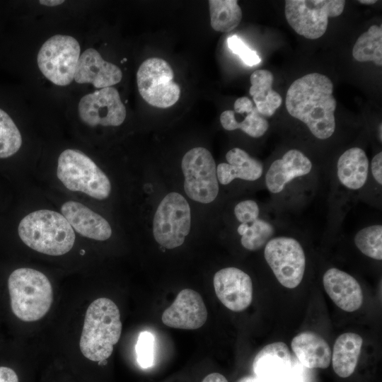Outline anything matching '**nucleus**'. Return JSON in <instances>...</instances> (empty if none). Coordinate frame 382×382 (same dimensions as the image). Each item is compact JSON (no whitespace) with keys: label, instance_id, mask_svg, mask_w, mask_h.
Wrapping results in <instances>:
<instances>
[{"label":"nucleus","instance_id":"obj_1","mask_svg":"<svg viewBox=\"0 0 382 382\" xmlns=\"http://www.w3.org/2000/svg\"><path fill=\"white\" fill-rule=\"evenodd\" d=\"M333 84L326 76L311 73L295 80L288 88L285 105L288 112L303 122L314 137L330 138L335 130L336 100Z\"/></svg>","mask_w":382,"mask_h":382},{"label":"nucleus","instance_id":"obj_2","mask_svg":"<svg viewBox=\"0 0 382 382\" xmlns=\"http://www.w3.org/2000/svg\"><path fill=\"white\" fill-rule=\"evenodd\" d=\"M122 333V322L117 306L110 299L99 298L88 307L80 339L83 355L99 364L113 352Z\"/></svg>","mask_w":382,"mask_h":382},{"label":"nucleus","instance_id":"obj_3","mask_svg":"<svg viewBox=\"0 0 382 382\" xmlns=\"http://www.w3.org/2000/svg\"><path fill=\"white\" fill-rule=\"evenodd\" d=\"M18 232L27 246L52 256L66 254L75 242L74 229L65 217L50 209H40L26 215L20 221Z\"/></svg>","mask_w":382,"mask_h":382},{"label":"nucleus","instance_id":"obj_4","mask_svg":"<svg viewBox=\"0 0 382 382\" xmlns=\"http://www.w3.org/2000/svg\"><path fill=\"white\" fill-rule=\"evenodd\" d=\"M8 288L11 310L23 321L40 320L52 303V284L38 270L28 267L15 270L8 277Z\"/></svg>","mask_w":382,"mask_h":382},{"label":"nucleus","instance_id":"obj_5","mask_svg":"<svg viewBox=\"0 0 382 382\" xmlns=\"http://www.w3.org/2000/svg\"><path fill=\"white\" fill-rule=\"evenodd\" d=\"M57 176L66 188L99 200L109 197L111 183L105 173L87 155L66 149L58 158Z\"/></svg>","mask_w":382,"mask_h":382},{"label":"nucleus","instance_id":"obj_6","mask_svg":"<svg viewBox=\"0 0 382 382\" xmlns=\"http://www.w3.org/2000/svg\"><path fill=\"white\" fill-rule=\"evenodd\" d=\"M345 5L344 0H286L284 13L296 33L315 40L325 34L328 18L339 16Z\"/></svg>","mask_w":382,"mask_h":382},{"label":"nucleus","instance_id":"obj_7","mask_svg":"<svg viewBox=\"0 0 382 382\" xmlns=\"http://www.w3.org/2000/svg\"><path fill=\"white\" fill-rule=\"evenodd\" d=\"M81 47L73 37L56 35L40 49L37 62L42 74L57 86L69 85L74 79Z\"/></svg>","mask_w":382,"mask_h":382},{"label":"nucleus","instance_id":"obj_8","mask_svg":"<svg viewBox=\"0 0 382 382\" xmlns=\"http://www.w3.org/2000/svg\"><path fill=\"white\" fill-rule=\"evenodd\" d=\"M191 226L190 207L185 198L170 192L161 200L153 221V234L156 241L167 249L180 246Z\"/></svg>","mask_w":382,"mask_h":382},{"label":"nucleus","instance_id":"obj_9","mask_svg":"<svg viewBox=\"0 0 382 382\" xmlns=\"http://www.w3.org/2000/svg\"><path fill=\"white\" fill-rule=\"evenodd\" d=\"M185 177L184 190L191 199L208 204L219 193L216 166L212 154L203 147L189 150L181 163Z\"/></svg>","mask_w":382,"mask_h":382},{"label":"nucleus","instance_id":"obj_10","mask_svg":"<svg viewBox=\"0 0 382 382\" xmlns=\"http://www.w3.org/2000/svg\"><path fill=\"white\" fill-rule=\"evenodd\" d=\"M137 82L141 96L154 107L167 108L180 98V88L174 81L173 71L163 59L144 61L137 71Z\"/></svg>","mask_w":382,"mask_h":382},{"label":"nucleus","instance_id":"obj_11","mask_svg":"<svg viewBox=\"0 0 382 382\" xmlns=\"http://www.w3.org/2000/svg\"><path fill=\"white\" fill-rule=\"evenodd\" d=\"M264 256L283 286L294 289L299 285L305 272L306 255L296 239L288 236L272 238L265 245Z\"/></svg>","mask_w":382,"mask_h":382},{"label":"nucleus","instance_id":"obj_12","mask_svg":"<svg viewBox=\"0 0 382 382\" xmlns=\"http://www.w3.org/2000/svg\"><path fill=\"white\" fill-rule=\"evenodd\" d=\"M78 110L82 122L91 127L119 126L127 114L117 90L112 86L82 97Z\"/></svg>","mask_w":382,"mask_h":382},{"label":"nucleus","instance_id":"obj_13","mask_svg":"<svg viewBox=\"0 0 382 382\" xmlns=\"http://www.w3.org/2000/svg\"><path fill=\"white\" fill-rule=\"evenodd\" d=\"M213 284L217 298L229 310L239 312L250 305L253 282L243 270L233 267L223 268L215 273Z\"/></svg>","mask_w":382,"mask_h":382},{"label":"nucleus","instance_id":"obj_14","mask_svg":"<svg viewBox=\"0 0 382 382\" xmlns=\"http://www.w3.org/2000/svg\"><path fill=\"white\" fill-rule=\"evenodd\" d=\"M207 316L201 295L191 289H184L163 311L161 319L163 323L170 328L195 330L206 323Z\"/></svg>","mask_w":382,"mask_h":382},{"label":"nucleus","instance_id":"obj_15","mask_svg":"<svg viewBox=\"0 0 382 382\" xmlns=\"http://www.w3.org/2000/svg\"><path fill=\"white\" fill-rule=\"evenodd\" d=\"M122 78L117 66L104 60L96 50L88 48L79 57L74 79L78 83H91L101 89L118 83Z\"/></svg>","mask_w":382,"mask_h":382},{"label":"nucleus","instance_id":"obj_16","mask_svg":"<svg viewBox=\"0 0 382 382\" xmlns=\"http://www.w3.org/2000/svg\"><path fill=\"white\" fill-rule=\"evenodd\" d=\"M311 160L301 151L290 149L270 165L265 175L267 190L277 194L294 179L308 175L312 170Z\"/></svg>","mask_w":382,"mask_h":382},{"label":"nucleus","instance_id":"obj_17","mask_svg":"<svg viewBox=\"0 0 382 382\" xmlns=\"http://www.w3.org/2000/svg\"><path fill=\"white\" fill-rule=\"evenodd\" d=\"M287 345L276 342L265 346L255 356L253 369L261 382H282L292 366Z\"/></svg>","mask_w":382,"mask_h":382},{"label":"nucleus","instance_id":"obj_18","mask_svg":"<svg viewBox=\"0 0 382 382\" xmlns=\"http://www.w3.org/2000/svg\"><path fill=\"white\" fill-rule=\"evenodd\" d=\"M323 284L328 295L342 310L353 312L362 305L361 287L348 273L335 267L330 268L323 274Z\"/></svg>","mask_w":382,"mask_h":382},{"label":"nucleus","instance_id":"obj_19","mask_svg":"<svg viewBox=\"0 0 382 382\" xmlns=\"http://www.w3.org/2000/svg\"><path fill=\"white\" fill-rule=\"evenodd\" d=\"M61 212L72 228L82 236L103 241L112 235V228L108 221L79 202H64L61 207Z\"/></svg>","mask_w":382,"mask_h":382},{"label":"nucleus","instance_id":"obj_20","mask_svg":"<svg viewBox=\"0 0 382 382\" xmlns=\"http://www.w3.org/2000/svg\"><path fill=\"white\" fill-rule=\"evenodd\" d=\"M233 110H225L220 115V122L226 130H242L251 137L259 138L268 129L269 123L248 97L236 100Z\"/></svg>","mask_w":382,"mask_h":382},{"label":"nucleus","instance_id":"obj_21","mask_svg":"<svg viewBox=\"0 0 382 382\" xmlns=\"http://www.w3.org/2000/svg\"><path fill=\"white\" fill-rule=\"evenodd\" d=\"M299 362L308 369H326L331 362L332 352L327 342L318 334L302 332L291 343Z\"/></svg>","mask_w":382,"mask_h":382},{"label":"nucleus","instance_id":"obj_22","mask_svg":"<svg viewBox=\"0 0 382 382\" xmlns=\"http://www.w3.org/2000/svg\"><path fill=\"white\" fill-rule=\"evenodd\" d=\"M226 159L228 163H221L216 167L217 179L222 185H228L236 178L255 181L262 175L261 162L240 148L229 150Z\"/></svg>","mask_w":382,"mask_h":382},{"label":"nucleus","instance_id":"obj_23","mask_svg":"<svg viewBox=\"0 0 382 382\" xmlns=\"http://www.w3.org/2000/svg\"><path fill=\"white\" fill-rule=\"evenodd\" d=\"M369 167V159L365 151L359 147L350 148L338 158L337 163L338 180L349 190H359L367 180Z\"/></svg>","mask_w":382,"mask_h":382},{"label":"nucleus","instance_id":"obj_24","mask_svg":"<svg viewBox=\"0 0 382 382\" xmlns=\"http://www.w3.org/2000/svg\"><path fill=\"white\" fill-rule=\"evenodd\" d=\"M363 344L361 337L354 332L340 335L333 346L331 361L335 374L347 378L355 370Z\"/></svg>","mask_w":382,"mask_h":382},{"label":"nucleus","instance_id":"obj_25","mask_svg":"<svg viewBox=\"0 0 382 382\" xmlns=\"http://www.w3.org/2000/svg\"><path fill=\"white\" fill-rule=\"evenodd\" d=\"M273 75L265 69L255 71L250 76L249 90L255 106L265 117L272 116L282 103L281 96L272 89Z\"/></svg>","mask_w":382,"mask_h":382},{"label":"nucleus","instance_id":"obj_26","mask_svg":"<svg viewBox=\"0 0 382 382\" xmlns=\"http://www.w3.org/2000/svg\"><path fill=\"white\" fill-rule=\"evenodd\" d=\"M212 28L219 32H230L242 19V11L236 0L208 1Z\"/></svg>","mask_w":382,"mask_h":382},{"label":"nucleus","instance_id":"obj_27","mask_svg":"<svg viewBox=\"0 0 382 382\" xmlns=\"http://www.w3.org/2000/svg\"><path fill=\"white\" fill-rule=\"evenodd\" d=\"M352 56L358 62H373L376 65H382V27L371 25L362 33L356 41Z\"/></svg>","mask_w":382,"mask_h":382},{"label":"nucleus","instance_id":"obj_28","mask_svg":"<svg viewBox=\"0 0 382 382\" xmlns=\"http://www.w3.org/2000/svg\"><path fill=\"white\" fill-rule=\"evenodd\" d=\"M356 247L364 255L382 260V226L373 224L357 232L354 238Z\"/></svg>","mask_w":382,"mask_h":382},{"label":"nucleus","instance_id":"obj_29","mask_svg":"<svg viewBox=\"0 0 382 382\" xmlns=\"http://www.w3.org/2000/svg\"><path fill=\"white\" fill-rule=\"evenodd\" d=\"M22 137L11 117L0 109V158L14 155L21 148Z\"/></svg>","mask_w":382,"mask_h":382},{"label":"nucleus","instance_id":"obj_30","mask_svg":"<svg viewBox=\"0 0 382 382\" xmlns=\"http://www.w3.org/2000/svg\"><path fill=\"white\" fill-rule=\"evenodd\" d=\"M274 233V227L270 222L258 218L248 224L247 231L241 238V243L248 250H257L266 245Z\"/></svg>","mask_w":382,"mask_h":382},{"label":"nucleus","instance_id":"obj_31","mask_svg":"<svg viewBox=\"0 0 382 382\" xmlns=\"http://www.w3.org/2000/svg\"><path fill=\"white\" fill-rule=\"evenodd\" d=\"M154 340L150 332L143 331L139 335L135 350L137 362L142 369L150 368L154 364Z\"/></svg>","mask_w":382,"mask_h":382},{"label":"nucleus","instance_id":"obj_32","mask_svg":"<svg viewBox=\"0 0 382 382\" xmlns=\"http://www.w3.org/2000/svg\"><path fill=\"white\" fill-rule=\"evenodd\" d=\"M228 48L248 66H253L261 62L257 53L250 49L238 36L233 35L227 39Z\"/></svg>","mask_w":382,"mask_h":382},{"label":"nucleus","instance_id":"obj_33","mask_svg":"<svg viewBox=\"0 0 382 382\" xmlns=\"http://www.w3.org/2000/svg\"><path fill=\"white\" fill-rule=\"evenodd\" d=\"M234 214L241 224H248L259 218L260 208L257 202L253 200H243L236 205Z\"/></svg>","mask_w":382,"mask_h":382},{"label":"nucleus","instance_id":"obj_34","mask_svg":"<svg viewBox=\"0 0 382 382\" xmlns=\"http://www.w3.org/2000/svg\"><path fill=\"white\" fill-rule=\"evenodd\" d=\"M306 373L304 366L295 360V362L292 363V366L289 372L282 382H308Z\"/></svg>","mask_w":382,"mask_h":382},{"label":"nucleus","instance_id":"obj_35","mask_svg":"<svg viewBox=\"0 0 382 382\" xmlns=\"http://www.w3.org/2000/svg\"><path fill=\"white\" fill-rule=\"evenodd\" d=\"M371 170L375 180L382 184V152L376 154L371 162Z\"/></svg>","mask_w":382,"mask_h":382},{"label":"nucleus","instance_id":"obj_36","mask_svg":"<svg viewBox=\"0 0 382 382\" xmlns=\"http://www.w3.org/2000/svg\"><path fill=\"white\" fill-rule=\"evenodd\" d=\"M0 382H19L14 370L7 366H0Z\"/></svg>","mask_w":382,"mask_h":382},{"label":"nucleus","instance_id":"obj_37","mask_svg":"<svg viewBox=\"0 0 382 382\" xmlns=\"http://www.w3.org/2000/svg\"><path fill=\"white\" fill-rule=\"evenodd\" d=\"M202 382H228V381L219 373H212L206 376Z\"/></svg>","mask_w":382,"mask_h":382},{"label":"nucleus","instance_id":"obj_38","mask_svg":"<svg viewBox=\"0 0 382 382\" xmlns=\"http://www.w3.org/2000/svg\"><path fill=\"white\" fill-rule=\"evenodd\" d=\"M40 4L47 6H56L64 2L63 0H41L39 1Z\"/></svg>","mask_w":382,"mask_h":382},{"label":"nucleus","instance_id":"obj_39","mask_svg":"<svg viewBox=\"0 0 382 382\" xmlns=\"http://www.w3.org/2000/svg\"><path fill=\"white\" fill-rule=\"evenodd\" d=\"M237 382H261L255 376H246L240 378Z\"/></svg>","mask_w":382,"mask_h":382},{"label":"nucleus","instance_id":"obj_40","mask_svg":"<svg viewBox=\"0 0 382 382\" xmlns=\"http://www.w3.org/2000/svg\"><path fill=\"white\" fill-rule=\"evenodd\" d=\"M358 1L362 4H366V5L374 4L376 2V1L375 0H360Z\"/></svg>","mask_w":382,"mask_h":382}]
</instances>
